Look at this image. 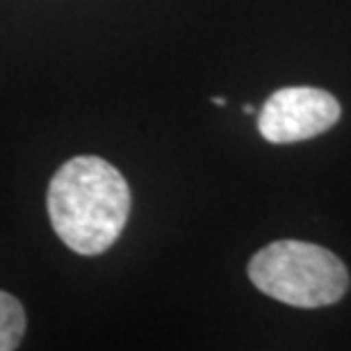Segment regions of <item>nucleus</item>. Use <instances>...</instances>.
<instances>
[{
    "mask_svg": "<svg viewBox=\"0 0 351 351\" xmlns=\"http://www.w3.org/2000/svg\"><path fill=\"white\" fill-rule=\"evenodd\" d=\"M340 119V103L317 87H283L267 98L258 114V130L269 144H294L331 130Z\"/></svg>",
    "mask_w": 351,
    "mask_h": 351,
    "instance_id": "obj_3",
    "label": "nucleus"
},
{
    "mask_svg": "<svg viewBox=\"0 0 351 351\" xmlns=\"http://www.w3.org/2000/svg\"><path fill=\"white\" fill-rule=\"evenodd\" d=\"M213 103H215V105H219V108H223V105H226V98H221V96H213Z\"/></svg>",
    "mask_w": 351,
    "mask_h": 351,
    "instance_id": "obj_5",
    "label": "nucleus"
},
{
    "mask_svg": "<svg viewBox=\"0 0 351 351\" xmlns=\"http://www.w3.org/2000/svg\"><path fill=\"white\" fill-rule=\"evenodd\" d=\"M25 335V311L10 292L0 290V351H12Z\"/></svg>",
    "mask_w": 351,
    "mask_h": 351,
    "instance_id": "obj_4",
    "label": "nucleus"
},
{
    "mask_svg": "<svg viewBox=\"0 0 351 351\" xmlns=\"http://www.w3.org/2000/svg\"><path fill=\"white\" fill-rule=\"evenodd\" d=\"M249 278L267 297L297 308L331 306L349 287L347 267L333 251L299 240L267 244L251 258Z\"/></svg>",
    "mask_w": 351,
    "mask_h": 351,
    "instance_id": "obj_2",
    "label": "nucleus"
},
{
    "mask_svg": "<svg viewBox=\"0 0 351 351\" xmlns=\"http://www.w3.org/2000/svg\"><path fill=\"white\" fill-rule=\"evenodd\" d=\"M254 112H256V108H254V105H251V103L244 105V114H254Z\"/></svg>",
    "mask_w": 351,
    "mask_h": 351,
    "instance_id": "obj_6",
    "label": "nucleus"
},
{
    "mask_svg": "<svg viewBox=\"0 0 351 351\" xmlns=\"http://www.w3.org/2000/svg\"><path fill=\"white\" fill-rule=\"evenodd\" d=\"M48 217L58 237L80 256L108 251L123 233L130 215V187L108 160H66L48 185Z\"/></svg>",
    "mask_w": 351,
    "mask_h": 351,
    "instance_id": "obj_1",
    "label": "nucleus"
}]
</instances>
